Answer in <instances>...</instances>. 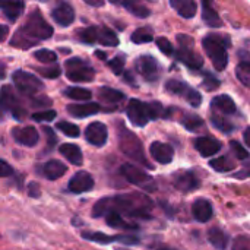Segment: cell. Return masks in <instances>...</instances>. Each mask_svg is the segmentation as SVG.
<instances>
[{
	"mask_svg": "<svg viewBox=\"0 0 250 250\" xmlns=\"http://www.w3.org/2000/svg\"><path fill=\"white\" fill-rule=\"evenodd\" d=\"M152 201L142 193H125L113 198H101L92 208V217H105L110 212H117L130 218L148 220L152 211Z\"/></svg>",
	"mask_w": 250,
	"mask_h": 250,
	"instance_id": "1",
	"label": "cell"
},
{
	"mask_svg": "<svg viewBox=\"0 0 250 250\" xmlns=\"http://www.w3.org/2000/svg\"><path fill=\"white\" fill-rule=\"evenodd\" d=\"M54 29L47 21L42 18L38 9H34L25 19V23L13 34L10 40V45L22 50H28L37 45L41 41L51 38Z\"/></svg>",
	"mask_w": 250,
	"mask_h": 250,
	"instance_id": "2",
	"label": "cell"
},
{
	"mask_svg": "<svg viewBox=\"0 0 250 250\" xmlns=\"http://www.w3.org/2000/svg\"><path fill=\"white\" fill-rule=\"evenodd\" d=\"M230 45V40L227 35L221 34H209L202 40V47L207 56L211 59L215 70H224L229 64V53L227 47Z\"/></svg>",
	"mask_w": 250,
	"mask_h": 250,
	"instance_id": "3",
	"label": "cell"
},
{
	"mask_svg": "<svg viewBox=\"0 0 250 250\" xmlns=\"http://www.w3.org/2000/svg\"><path fill=\"white\" fill-rule=\"evenodd\" d=\"M119 146H120L122 152L126 157H129L130 160H133L135 163H138L141 166H145L146 168H154L152 164L149 163V160L145 155L144 145H142L141 139L132 130L126 129L123 125H122V129L119 132Z\"/></svg>",
	"mask_w": 250,
	"mask_h": 250,
	"instance_id": "4",
	"label": "cell"
},
{
	"mask_svg": "<svg viewBox=\"0 0 250 250\" xmlns=\"http://www.w3.org/2000/svg\"><path fill=\"white\" fill-rule=\"evenodd\" d=\"M76 38L85 44H101L104 47L119 45V38L114 31L103 25H92L76 31Z\"/></svg>",
	"mask_w": 250,
	"mask_h": 250,
	"instance_id": "5",
	"label": "cell"
},
{
	"mask_svg": "<svg viewBox=\"0 0 250 250\" xmlns=\"http://www.w3.org/2000/svg\"><path fill=\"white\" fill-rule=\"evenodd\" d=\"M177 50H176V59L186 64L192 70H199L204 66L202 56L195 50V41L192 37L186 34L177 35Z\"/></svg>",
	"mask_w": 250,
	"mask_h": 250,
	"instance_id": "6",
	"label": "cell"
},
{
	"mask_svg": "<svg viewBox=\"0 0 250 250\" xmlns=\"http://www.w3.org/2000/svg\"><path fill=\"white\" fill-rule=\"evenodd\" d=\"M66 76L72 82H91L95 76V69L81 57H72L64 62Z\"/></svg>",
	"mask_w": 250,
	"mask_h": 250,
	"instance_id": "7",
	"label": "cell"
},
{
	"mask_svg": "<svg viewBox=\"0 0 250 250\" xmlns=\"http://www.w3.org/2000/svg\"><path fill=\"white\" fill-rule=\"evenodd\" d=\"M12 81L16 86V89L26 97H37L38 92L44 89V83L32 73L25 70H15L12 75Z\"/></svg>",
	"mask_w": 250,
	"mask_h": 250,
	"instance_id": "8",
	"label": "cell"
},
{
	"mask_svg": "<svg viewBox=\"0 0 250 250\" xmlns=\"http://www.w3.org/2000/svg\"><path fill=\"white\" fill-rule=\"evenodd\" d=\"M120 173L129 183L138 188H142L148 192H154L157 189L155 180L148 173H145L141 167H136L133 164H123L120 167Z\"/></svg>",
	"mask_w": 250,
	"mask_h": 250,
	"instance_id": "9",
	"label": "cell"
},
{
	"mask_svg": "<svg viewBox=\"0 0 250 250\" xmlns=\"http://www.w3.org/2000/svg\"><path fill=\"white\" fill-rule=\"evenodd\" d=\"M166 89L173 94L177 95L180 98H183L185 101H188L192 107H199L202 104V95L199 94V91H196L195 88H192L190 85H188L183 81L179 79H170L166 82Z\"/></svg>",
	"mask_w": 250,
	"mask_h": 250,
	"instance_id": "10",
	"label": "cell"
},
{
	"mask_svg": "<svg viewBox=\"0 0 250 250\" xmlns=\"http://www.w3.org/2000/svg\"><path fill=\"white\" fill-rule=\"evenodd\" d=\"M135 70L148 82H155L161 78V64L154 56L144 54L136 57L135 60Z\"/></svg>",
	"mask_w": 250,
	"mask_h": 250,
	"instance_id": "11",
	"label": "cell"
},
{
	"mask_svg": "<svg viewBox=\"0 0 250 250\" xmlns=\"http://www.w3.org/2000/svg\"><path fill=\"white\" fill-rule=\"evenodd\" d=\"M126 114L133 126L144 127L151 120V108L149 103H144L139 100H130L126 107Z\"/></svg>",
	"mask_w": 250,
	"mask_h": 250,
	"instance_id": "12",
	"label": "cell"
},
{
	"mask_svg": "<svg viewBox=\"0 0 250 250\" xmlns=\"http://www.w3.org/2000/svg\"><path fill=\"white\" fill-rule=\"evenodd\" d=\"M1 105L4 108V111H9L12 114V117H15L19 122L25 120L28 116L26 110L22 107L19 98L16 97V94L13 92V89L9 85H4L1 88Z\"/></svg>",
	"mask_w": 250,
	"mask_h": 250,
	"instance_id": "13",
	"label": "cell"
},
{
	"mask_svg": "<svg viewBox=\"0 0 250 250\" xmlns=\"http://www.w3.org/2000/svg\"><path fill=\"white\" fill-rule=\"evenodd\" d=\"M83 136L86 139V142L92 146H97V148H101L107 144V139H108V129L104 123L101 122H94L91 125L86 126L85 132H83Z\"/></svg>",
	"mask_w": 250,
	"mask_h": 250,
	"instance_id": "14",
	"label": "cell"
},
{
	"mask_svg": "<svg viewBox=\"0 0 250 250\" xmlns=\"http://www.w3.org/2000/svg\"><path fill=\"white\" fill-rule=\"evenodd\" d=\"M13 141L21 145V146H26V148H32L38 144L40 141V133L34 126H18L13 127L10 132Z\"/></svg>",
	"mask_w": 250,
	"mask_h": 250,
	"instance_id": "15",
	"label": "cell"
},
{
	"mask_svg": "<svg viewBox=\"0 0 250 250\" xmlns=\"http://www.w3.org/2000/svg\"><path fill=\"white\" fill-rule=\"evenodd\" d=\"M173 185L177 190H180L183 193H189V192L196 190L199 188L201 182L192 170H185V171H179L173 176Z\"/></svg>",
	"mask_w": 250,
	"mask_h": 250,
	"instance_id": "16",
	"label": "cell"
},
{
	"mask_svg": "<svg viewBox=\"0 0 250 250\" xmlns=\"http://www.w3.org/2000/svg\"><path fill=\"white\" fill-rule=\"evenodd\" d=\"M193 146L204 158H208L220 152L221 142L212 136H199L193 141Z\"/></svg>",
	"mask_w": 250,
	"mask_h": 250,
	"instance_id": "17",
	"label": "cell"
},
{
	"mask_svg": "<svg viewBox=\"0 0 250 250\" xmlns=\"http://www.w3.org/2000/svg\"><path fill=\"white\" fill-rule=\"evenodd\" d=\"M69 190L72 193H85L92 190L94 188V179L88 171H78L70 180H69Z\"/></svg>",
	"mask_w": 250,
	"mask_h": 250,
	"instance_id": "18",
	"label": "cell"
},
{
	"mask_svg": "<svg viewBox=\"0 0 250 250\" xmlns=\"http://www.w3.org/2000/svg\"><path fill=\"white\" fill-rule=\"evenodd\" d=\"M51 18L57 25L69 26L75 21V9L69 3L62 1L51 10Z\"/></svg>",
	"mask_w": 250,
	"mask_h": 250,
	"instance_id": "19",
	"label": "cell"
},
{
	"mask_svg": "<svg viewBox=\"0 0 250 250\" xmlns=\"http://www.w3.org/2000/svg\"><path fill=\"white\" fill-rule=\"evenodd\" d=\"M37 171L47 180H57L67 171V167L59 160H50L44 163L41 167H38Z\"/></svg>",
	"mask_w": 250,
	"mask_h": 250,
	"instance_id": "20",
	"label": "cell"
},
{
	"mask_svg": "<svg viewBox=\"0 0 250 250\" xmlns=\"http://www.w3.org/2000/svg\"><path fill=\"white\" fill-rule=\"evenodd\" d=\"M211 110L212 113H217L221 116H231L237 111V107L231 97L223 94V95H217L211 101Z\"/></svg>",
	"mask_w": 250,
	"mask_h": 250,
	"instance_id": "21",
	"label": "cell"
},
{
	"mask_svg": "<svg viewBox=\"0 0 250 250\" xmlns=\"http://www.w3.org/2000/svg\"><path fill=\"white\" fill-rule=\"evenodd\" d=\"M149 154L152 155V158L160 163V164H170L173 161V157H174V151L173 148L168 145V144H164V142H152L151 146H149Z\"/></svg>",
	"mask_w": 250,
	"mask_h": 250,
	"instance_id": "22",
	"label": "cell"
},
{
	"mask_svg": "<svg viewBox=\"0 0 250 250\" xmlns=\"http://www.w3.org/2000/svg\"><path fill=\"white\" fill-rule=\"evenodd\" d=\"M192 214L193 218L199 223H208L212 218V205L208 199H196L192 205Z\"/></svg>",
	"mask_w": 250,
	"mask_h": 250,
	"instance_id": "23",
	"label": "cell"
},
{
	"mask_svg": "<svg viewBox=\"0 0 250 250\" xmlns=\"http://www.w3.org/2000/svg\"><path fill=\"white\" fill-rule=\"evenodd\" d=\"M66 111L76 119L94 116L100 111V104L97 103H85V104H69L66 107Z\"/></svg>",
	"mask_w": 250,
	"mask_h": 250,
	"instance_id": "24",
	"label": "cell"
},
{
	"mask_svg": "<svg viewBox=\"0 0 250 250\" xmlns=\"http://www.w3.org/2000/svg\"><path fill=\"white\" fill-rule=\"evenodd\" d=\"M0 9L9 22H15L23 12L25 3L19 0H3L0 1Z\"/></svg>",
	"mask_w": 250,
	"mask_h": 250,
	"instance_id": "25",
	"label": "cell"
},
{
	"mask_svg": "<svg viewBox=\"0 0 250 250\" xmlns=\"http://www.w3.org/2000/svg\"><path fill=\"white\" fill-rule=\"evenodd\" d=\"M170 6L186 19H192L198 12V3L193 0H171Z\"/></svg>",
	"mask_w": 250,
	"mask_h": 250,
	"instance_id": "26",
	"label": "cell"
},
{
	"mask_svg": "<svg viewBox=\"0 0 250 250\" xmlns=\"http://www.w3.org/2000/svg\"><path fill=\"white\" fill-rule=\"evenodd\" d=\"M59 152L73 166H82L83 161V155L82 151L78 145L75 144H63L59 146Z\"/></svg>",
	"mask_w": 250,
	"mask_h": 250,
	"instance_id": "27",
	"label": "cell"
},
{
	"mask_svg": "<svg viewBox=\"0 0 250 250\" xmlns=\"http://www.w3.org/2000/svg\"><path fill=\"white\" fill-rule=\"evenodd\" d=\"M202 19L208 26H212V28L223 26V21H221L220 15L217 13L214 6L208 1H202Z\"/></svg>",
	"mask_w": 250,
	"mask_h": 250,
	"instance_id": "28",
	"label": "cell"
},
{
	"mask_svg": "<svg viewBox=\"0 0 250 250\" xmlns=\"http://www.w3.org/2000/svg\"><path fill=\"white\" fill-rule=\"evenodd\" d=\"M98 98L104 104H119L125 100V94L110 86H101L98 89Z\"/></svg>",
	"mask_w": 250,
	"mask_h": 250,
	"instance_id": "29",
	"label": "cell"
},
{
	"mask_svg": "<svg viewBox=\"0 0 250 250\" xmlns=\"http://www.w3.org/2000/svg\"><path fill=\"white\" fill-rule=\"evenodd\" d=\"M105 223L111 227V229H117V230H139V226L138 224H132V223H127L123 215L117 214V212H110L105 215Z\"/></svg>",
	"mask_w": 250,
	"mask_h": 250,
	"instance_id": "30",
	"label": "cell"
},
{
	"mask_svg": "<svg viewBox=\"0 0 250 250\" xmlns=\"http://www.w3.org/2000/svg\"><path fill=\"white\" fill-rule=\"evenodd\" d=\"M208 240L217 250H226L229 245V236L218 227H214L208 231Z\"/></svg>",
	"mask_w": 250,
	"mask_h": 250,
	"instance_id": "31",
	"label": "cell"
},
{
	"mask_svg": "<svg viewBox=\"0 0 250 250\" xmlns=\"http://www.w3.org/2000/svg\"><path fill=\"white\" fill-rule=\"evenodd\" d=\"M81 236L85 240L95 242V243H100V245H107V243H111V242H122V234H119V236H107V234L100 233V231H82Z\"/></svg>",
	"mask_w": 250,
	"mask_h": 250,
	"instance_id": "32",
	"label": "cell"
},
{
	"mask_svg": "<svg viewBox=\"0 0 250 250\" xmlns=\"http://www.w3.org/2000/svg\"><path fill=\"white\" fill-rule=\"evenodd\" d=\"M119 4L122 7L127 9L133 16L141 18V19H145V18H148L151 15L149 7H146L145 4H142L139 1H132V0H129V1H119Z\"/></svg>",
	"mask_w": 250,
	"mask_h": 250,
	"instance_id": "33",
	"label": "cell"
},
{
	"mask_svg": "<svg viewBox=\"0 0 250 250\" xmlns=\"http://www.w3.org/2000/svg\"><path fill=\"white\" fill-rule=\"evenodd\" d=\"M209 167L218 173H227V171H231L236 168V161L229 155H223V157H218L215 160H211Z\"/></svg>",
	"mask_w": 250,
	"mask_h": 250,
	"instance_id": "34",
	"label": "cell"
},
{
	"mask_svg": "<svg viewBox=\"0 0 250 250\" xmlns=\"http://www.w3.org/2000/svg\"><path fill=\"white\" fill-rule=\"evenodd\" d=\"M63 95L70 98V100H76V101H88L92 97V92L86 88H81V86H67L63 89Z\"/></svg>",
	"mask_w": 250,
	"mask_h": 250,
	"instance_id": "35",
	"label": "cell"
},
{
	"mask_svg": "<svg viewBox=\"0 0 250 250\" xmlns=\"http://www.w3.org/2000/svg\"><path fill=\"white\" fill-rule=\"evenodd\" d=\"M211 123H212V126L215 129H218L223 133H231L234 130V125L227 117H224L221 114H217V113L211 114Z\"/></svg>",
	"mask_w": 250,
	"mask_h": 250,
	"instance_id": "36",
	"label": "cell"
},
{
	"mask_svg": "<svg viewBox=\"0 0 250 250\" xmlns=\"http://www.w3.org/2000/svg\"><path fill=\"white\" fill-rule=\"evenodd\" d=\"M182 125H183L188 130H190V132H198V130L204 129L205 122H204L198 114L188 113V114H185V116H183V119H182Z\"/></svg>",
	"mask_w": 250,
	"mask_h": 250,
	"instance_id": "37",
	"label": "cell"
},
{
	"mask_svg": "<svg viewBox=\"0 0 250 250\" xmlns=\"http://www.w3.org/2000/svg\"><path fill=\"white\" fill-rule=\"evenodd\" d=\"M130 40H132V42H135V44H146V42H151V41L154 40V32H152V29L148 28V26L138 28V29L132 34Z\"/></svg>",
	"mask_w": 250,
	"mask_h": 250,
	"instance_id": "38",
	"label": "cell"
},
{
	"mask_svg": "<svg viewBox=\"0 0 250 250\" xmlns=\"http://www.w3.org/2000/svg\"><path fill=\"white\" fill-rule=\"evenodd\" d=\"M236 76L245 86L250 88V62H240L237 64Z\"/></svg>",
	"mask_w": 250,
	"mask_h": 250,
	"instance_id": "39",
	"label": "cell"
},
{
	"mask_svg": "<svg viewBox=\"0 0 250 250\" xmlns=\"http://www.w3.org/2000/svg\"><path fill=\"white\" fill-rule=\"evenodd\" d=\"M56 129H59L63 135H66L67 138H78L81 135V129L69 122H59L56 125Z\"/></svg>",
	"mask_w": 250,
	"mask_h": 250,
	"instance_id": "40",
	"label": "cell"
},
{
	"mask_svg": "<svg viewBox=\"0 0 250 250\" xmlns=\"http://www.w3.org/2000/svg\"><path fill=\"white\" fill-rule=\"evenodd\" d=\"M34 59H37L38 62L41 63H56L57 60V54L51 50H47V48H40L37 51H34Z\"/></svg>",
	"mask_w": 250,
	"mask_h": 250,
	"instance_id": "41",
	"label": "cell"
},
{
	"mask_svg": "<svg viewBox=\"0 0 250 250\" xmlns=\"http://www.w3.org/2000/svg\"><path fill=\"white\" fill-rule=\"evenodd\" d=\"M35 70H38V73L47 79H56L60 76L62 69L59 64H53V66H45V67H37Z\"/></svg>",
	"mask_w": 250,
	"mask_h": 250,
	"instance_id": "42",
	"label": "cell"
},
{
	"mask_svg": "<svg viewBox=\"0 0 250 250\" xmlns=\"http://www.w3.org/2000/svg\"><path fill=\"white\" fill-rule=\"evenodd\" d=\"M230 149H231L233 155H234L237 160H240V161H245V160L249 158V152H248L246 148H245L242 144H239L237 141H231V142H230Z\"/></svg>",
	"mask_w": 250,
	"mask_h": 250,
	"instance_id": "43",
	"label": "cell"
},
{
	"mask_svg": "<svg viewBox=\"0 0 250 250\" xmlns=\"http://www.w3.org/2000/svg\"><path fill=\"white\" fill-rule=\"evenodd\" d=\"M125 63H126L125 56L120 54V56H116L114 59H111L107 64H108V67L113 70L114 75H122L123 70H125Z\"/></svg>",
	"mask_w": 250,
	"mask_h": 250,
	"instance_id": "44",
	"label": "cell"
},
{
	"mask_svg": "<svg viewBox=\"0 0 250 250\" xmlns=\"http://www.w3.org/2000/svg\"><path fill=\"white\" fill-rule=\"evenodd\" d=\"M157 45H158V48L161 50V53H164L166 56H176V50H174V47H173V44L167 40V38H164V37H160L158 40H157Z\"/></svg>",
	"mask_w": 250,
	"mask_h": 250,
	"instance_id": "45",
	"label": "cell"
},
{
	"mask_svg": "<svg viewBox=\"0 0 250 250\" xmlns=\"http://www.w3.org/2000/svg\"><path fill=\"white\" fill-rule=\"evenodd\" d=\"M202 86L207 89V91H215L218 86H220V79L215 78L214 75L211 73H205V78L202 81Z\"/></svg>",
	"mask_w": 250,
	"mask_h": 250,
	"instance_id": "46",
	"label": "cell"
},
{
	"mask_svg": "<svg viewBox=\"0 0 250 250\" xmlns=\"http://www.w3.org/2000/svg\"><path fill=\"white\" fill-rule=\"evenodd\" d=\"M56 111L54 110H44V111H38V113H34L32 114V119L35 120V122H51V120H54V117H56Z\"/></svg>",
	"mask_w": 250,
	"mask_h": 250,
	"instance_id": "47",
	"label": "cell"
},
{
	"mask_svg": "<svg viewBox=\"0 0 250 250\" xmlns=\"http://www.w3.org/2000/svg\"><path fill=\"white\" fill-rule=\"evenodd\" d=\"M231 250H250V236H239V237H236Z\"/></svg>",
	"mask_w": 250,
	"mask_h": 250,
	"instance_id": "48",
	"label": "cell"
},
{
	"mask_svg": "<svg viewBox=\"0 0 250 250\" xmlns=\"http://www.w3.org/2000/svg\"><path fill=\"white\" fill-rule=\"evenodd\" d=\"M31 105L32 107H48V105H51V100L44 95H37V97L31 98Z\"/></svg>",
	"mask_w": 250,
	"mask_h": 250,
	"instance_id": "49",
	"label": "cell"
},
{
	"mask_svg": "<svg viewBox=\"0 0 250 250\" xmlns=\"http://www.w3.org/2000/svg\"><path fill=\"white\" fill-rule=\"evenodd\" d=\"M42 129V132L45 133V136L48 138V151L51 149V148H54L56 146V144H57V138H56V133L53 132V129L51 127H48V126H44V127H41Z\"/></svg>",
	"mask_w": 250,
	"mask_h": 250,
	"instance_id": "50",
	"label": "cell"
},
{
	"mask_svg": "<svg viewBox=\"0 0 250 250\" xmlns=\"http://www.w3.org/2000/svg\"><path fill=\"white\" fill-rule=\"evenodd\" d=\"M0 168H1V170H0V174H1L3 177H9V176L13 174V168H12L4 160L0 161Z\"/></svg>",
	"mask_w": 250,
	"mask_h": 250,
	"instance_id": "51",
	"label": "cell"
},
{
	"mask_svg": "<svg viewBox=\"0 0 250 250\" xmlns=\"http://www.w3.org/2000/svg\"><path fill=\"white\" fill-rule=\"evenodd\" d=\"M28 195L29 196H32V198H38L40 195H41V190H40V186H38V183H29L28 185Z\"/></svg>",
	"mask_w": 250,
	"mask_h": 250,
	"instance_id": "52",
	"label": "cell"
},
{
	"mask_svg": "<svg viewBox=\"0 0 250 250\" xmlns=\"http://www.w3.org/2000/svg\"><path fill=\"white\" fill-rule=\"evenodd\" d=\"M233 177H236V179H246V177H250V163L243 167V170H240V171L234 173V176H233Z\"/></svg>",
	"mask_w": 250,
	"mask_h": 250,
	"instance_id": "53",
	"label": "cell"
},
{
	"mask_svg": "<svg viewBox=\"0 0 250 250\" xmlns=\"http://www.w3.org/2000/svg\"><path fill=\"white\" fill-rule=\"evenodd\" d=\"M85 3H86L88 6H92V7H101V6L105 4L103 0H100V1H97V0H85Z\"/></svg>",
	"mask_w": 250,
	"mask_h": 250,
	"instance_id": "54",
	"label": "cell"
},
{
	"mask_svg": "<svg viewBox=\"0 0 250 250\" xmlns=\"http://www.w3.org/2000/svg\"><path fill=\"white\" fill-rule=\"evenodd\" d=\"M243 139H245V144L250 148V127H248V129L243 132Z\"/></svg>",
	"mask_w": 250,
	"mask_h": 250,
	"instance_id": "55",
	"label": "cell"
},
{
	"mask_svg": "<svg viewBox=\"0 0 250 250\" xmlns=\"http://www.w3.org/2000/svg\"><path fill=\"white\" fill-rule=\"evenodd\" d=\"M7 31H9V28H7V25H1V41H4V40H6V35H7Z\"/></svg>",
	"mask_w": 250,
	"mask_h": 250,
	"instance_id": "56",
	"label": "cell"
},
{
	"mask_svg": "<svg viewBox=\"0 0 250 250\" xmlns=\"http://www.w3.org/2000/svg\"><path fill=\"white\" fill-rule=\"evenodd\" d=\"M95 56H97V57H100L101 60H105V59H107V54H105V53H103V51H95Z\"/></svg>",
	"mask_w": 250,
	"mask_h": 250,
	"instance_id": "57",
	"label": "cell"
},
{
	"mask_svg": "<svg viewBox=\"0 0 250 250\" xmlns=\"http://www.w3.org/2000/svg\"><path fill=\"white\" fill-rule=\"evenodd\" d=\"M116 250H129V249H126V248H116Z\"/></svg>",
	"mask_w": 250,
	"mask_h": 250,
	"instance_id": "58",
	"label": "cell"
},
{
	"mask_svg": "<svg viewBox=\"0 0 250 250\" xmlns=\"http://www.w3.org/2000/svg\"><path fill=\"white\" fill-rule=\"evenodd\" d=\"M158 250H174V249H168V248H164V249H158Z\"/></svg>",
	"mask_w": 250,
	"mask_h": 250,
	"instance_id": "59",
	"label": "cell"
}]
</instances>
